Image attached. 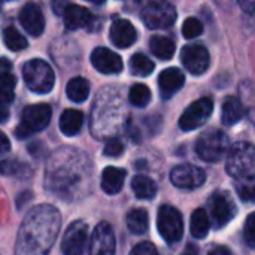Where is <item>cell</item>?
Masks as SVG:
<instances>
[{
	"label": "cell",
	"mask_w": 255,
	"mask_h": 255,
	"mask_svg": "<svg viewBox=\"0 0 255 255\" xmlns=\"http://www.w3.org/2000/svg\"><path fill=\"white\" fill-rule=\"evenodd\" d=\"M170 181L176 188L182 190H194L205 184L206 175L205 172L193 164H179L172 169Z\"/></svg>",
	"instance_id": "11"
},
{
	"label": "cell",
	"mask_w": 255,
	"mask_h": 255,
	"mask_svg": "<svg viewBox=\"0 0 255 255\" xmlns=\"http://www.w3.org/2000/svg\"><path fill=\"white\" fill-rule=\"evenodd\" d=\"M149 48L160 60H170L175 54V42L166 36H154L149 40Z\"/></svg>",
	"instance_id": "24"
},
{
	"label": "cell",
	"mask_w": 255,
	"mask_h": 255,
	"mask_svg": "<svg viewBox=\"0 0 255 255\" xmlns=\"http://www.w3.org/2000/svg\"><path fill=\"white\" fill-rule=\"evenodd\" d=\"M61 217L54 206L40 205L28 212L22 221L15 255H48L60 232Z\"/></svg>",
	"instance_id": "1"
},
{
	"label": "cell",
	"mask_w": 255,
	"mask_h": 255,
	"mask_svg": "<svg viewBox=\"0 0 255 255\" xmlns=\"http://www.w3.org/2000/svg\"><path fill=\"white\" fill-rule=\"evenodd\" d=\"M202 33H203V24L197 18L191 16V18H187L184 21V25H182V34H184V37L194 39V37L200 36Z\"/></svg>",
	"instance_id": "32"
},
{
	"label": "cell",
	"mask_w": 255,
	"mask_h": 255,
	"mask_svg": "<svg viewBox=\"0 0 255 255\" xmlns=\"http://www.w3.org/2000/svg\"><path fill=\"white\" fill-rule=\"evenodd\" d=\"M208 255H235L227 247H215V248H212Z\"/></svg>",
	"instance_id": "39"
},
{
	"label": "cell",
	"mask_w": 255,
	"mask_h": 255,
	"mask_svg": "<svg viewBox=\"0 0 255 255\" xmlns=\"http://www.w3.org/2000/svg\"><path fill=\"white\" fill-rule=\"evenodd\" d=\"M209 212L215 227H226L236 215V206L224 191H215L209 199Z\"/></svg>",
	"instance_id": "9"
},
{
	"label": "cell",
	"mask_w": 255,
	"mask_h": 255,
	"mask_svg": "<svg viewBox=\"0 0 255 255\" xmlns=\"http://www.w3.org/2000/svg\"><path fill=\"white\" fill-rule=\"evenodd\" d=\"M91 12L87 7H82L79 4H67L63 13L64 25L69 30H78L90 24L91 21Z\"/></svg>",
	"instance_id": "18"
},
{
	"label": "cell",
	"mask_w": 255,
	"mask_h": 255,
	"mask_svg": "<svg viewBox=\"0 0 255 255\" xmlns=\"http://www.w3.org/2000/svg\"><path fill=\"white\" fill-rule=\"evenodd\" d=\"M84 124V115L76 109H66L60 117V130L64 136H75Z\"/></svg>",
	"instance_id": "21"
},
{
	"label": "cell",
	"mask_w": 255,
	"mask_h": 255,
	"mask_svg": "<svg viewBox=\"0 0 255 255\" xmlns=\"http://www.w3.org/2000/svg\"><path fill=\"white\" fill-rule=\"evenodd\" d=\"M244 239L250 248L255 250V212H253L247 218L245 229H244Z\"/></svg>",
	"instance_id": "33"
},
{
	"label": "cell",
	"mask_w": 255,
	"mask_h": 255,
	"mask_svg": "<svg viewBox=\"0 0 255 255\" xmlns=\"http://www.w3.org/2000/svg\"><path fill=\"white\" fill-rule=\"evenodd\" d=\"M7 118H9V109L4 103L0 102V123H6Z\"/></svg>",
	"instance_id": "40"
},
{
	"label": "cell",
	"mask_w": 255,
	"mask_h": 255,
	"mask_svg": "<svg viewBox=\"0 0 255 255\" xmlns=\"http://www.w3.org/2000/svg\"><path fill=\"white\" fill-rule=\"evenodd\" d=\"M181 61L193 75H202L209 67L211 55L203 45H185L181 51Z\"/></svg>",
	"instance_id": "12"
},
{
	"label": "cell",
	"mask_w": 255,
	"mask_h": 255,
	"mask_svg": "<svg viewBox=\"0 0 255 255\" xmlns=\"http://www.w3.org/2000/svg\"><path fill=\"white\" fill-rule=\"evenodd\" d=\"M88 241V227L84 221L72 223L61 241V251L64 255H84Z\"/></svg>",
	"instance_id": "10"
},
{
	"label": "cell",
	"mask_w": 255,
	"mask_h": 255,
	"mask_svg": "<svg viewBox=\"0 0 255 255\" xmlns=\"http://www.w3.org/2000/svg\"><path fill=\"white\" fill-rule=\"evenodd\" d=\"M126 170L109 166L102 173V188L106 194H118L124 185Z\"/></svg>",
	"instance_id": "19"
},
{
	"label": "cell",
	"mask_w": 255,
	"mask_h": 255,
	"mask_svg": "<svg viewBox=\"0 0 255 255\" xmlns=\"http://www.w3.org/2000/svg\"><path fill=\"white\" fill-rule=\"evenodd\" d=\"M142 21L151 30L170 27L176 19V9L169 1H151L140 12Z\"/></svg>",
	"instance_id": "7"
},
{
	"label": "cell",
	"mask_w": 255,
	"mask_h": 255,
	"mask_svg": "<svg viewBox=\"0 0 255 255\" xmlns=\"http://www.w3.org/2000/svg\"><path fill=\"white\" fill-rule=\"evenodd\" d=\"M111 40L118 48H128L137 39V31L128 19H115L109 30Z\"/></svg>",
	"instance_id": "16"
},
{
	"label": "cell",
	"mask_w": 255,
	"mask_h": 255,
	"mask_svg": "<svg viewBox=\"0 0 255 255\" xmlns=\"http://www.w3.org/2000/svg\"><path fill=\"white\" fill-rule=\"evenodd\" d=\"M128 100L133 106L136 108H145L151 102V91L146 85L143 84H134L130 88L128 93Z\"/></svg>",
	"instance_id": "28"
},
{
	"label": "cell",
	"mask_w": 255,
	"mask_h": 255,
	"mask_svg": "<svg viewBox=\"0 0 255 255\" xmlns=\"http://www.w3.org/2000/svg\"><path fill=\"white\" fill-rule=\"evenodd\" d=\"M66 93L72 102L82 103L87 100V97L90 94V82L81 76H76V78L69 81V84L66 87Z\"/></svg>",
	"instance_id": "23"
},
{
	"label": "cell",
	"mask_w": 255,
	"mask_h": 255,
	"mask_svg": "<svg viewBox=\"0 0 255 255\" xmlns=\"http://www.w3.org/2000/svg\"><path fill=\"white\" fill-rule=\"evenodd\" d=\"M15 85H16V79L12 73L0 78V102L1 103L7 105L13 100Z\"/></svg>",
	"instance_id": "30"
},
{
	"label": "cell",
	"mask_w": 255,
	"mask_h": 255,
	"mask_svg": "<svg viewBox=\"0 0 255 255\" xmlns=\"http://www.w3.org/2000/svg\"><path fill=\"white\" fill-rule=\"evenodd\" d=\"M227 173L235 181L255 178V146L248 142L235 143L227 155Z\"/></svg>",
	"instance_id": "2"
},
{
	"label": "cell",
	"mask_w": 255,
	"mask_h": 255,
	"mask_svg": "<svg viewBox=\"0 0 255 255\" xmlns=\"http://www.w3.org/2000/svg\"><path fill=\"white\" fill-rule=\"evenodd\" d=\"M12 72V64L7 58H0V78L1 76H6V75H10Z\"/></svg>",
	"instance_id": "37"
},
{
	"label": "cell",
	"mask_w": 255,
	"mask_h": 255,
	"mask_svg": "<svg viewBox=\"0 0 255 255\" xmlns=\"http://www.w3.org/2000/svg\"><path fill=\"white\" fill-rule=\"evenodd\" d=\"M131 255H158V251L151 242H142L133 248Z\"/></svg>",
	"instance_id": "36"
},
{
	"label": "cell",
	"mask_w": 255,
	"mask_h": 255,
	"mask_svg": "<svg viewBox=\"0 0 255 255\" xmlns=\"http://www.w3.org/2000/svg\"><path fill=\"white\" fill-rule=\"evenodd\" d=\"M181 255H199V248L193 244H188L184 250V253Z\"/></svg>",
	"instance_id": "41"
},
{
	"label": "cell",
	"mask_w": 255,
	"mask_h": 255,
	"mask_svg": "<svg viewBox=\"0 0 255 255\" xmlns=\"http://www.w3.org/2000/svg\"><path fill=\"white\" fill-rule=\"evenodd\" d=\"M155 64L143 54H134L130 60V72L134 76H148L154 72Z\"/></svg>",
	"instance_id": "27"
},
{
	"label": "cell",
	"mask_w": 255,
	"mask_h": 255,
	"mask_svg": "<svg viewBox=\"0 0 255 255\" xmlns=\"http://www.w3.org/2000/svg\"><path fill=\"white\" fill-rule=\"evenodd\" d=\"M127 227L131 233L134 235H143L146 230H148V226H149V217H148V212L145 209H131L128 214H127Z\"/></svg>",
	"instance_id": "25"
},
{
	"label": "cell",
	"mask_w": 255,
	"mask_h": 255,
	"mask_svg": "<svg viewBox=\"0 0 255 255\" xmlns=\"http://www.w3.org/2000/svg\"><path fill=\"white\" fill-rule=\"evenodd\" d=\"M184 82H185V76L179 69L176 67L164 69L158 76V88L163 99H170L175 93H178L184 87Z\"/></svg>",
	"instance_id": "17"
},
{
	"label": "cell",
	"mask_w": 255,
	"mask_h": 255,
	"mask_svg": "<svg viewBox=\"0 0 255 255\" xmlns=\"http://www.w3.org/2000/svg\"><path fill=\"white\" fill-rule=\"evenodd\" d=\"M10 149V142L7 139V136L0 131V154H6Z\"/></svg>",
	"instance_id": "38"
},
{
	"label": "cell",
	"mask_w": 255,
	"mask_h": 255,
	"mask_svg": "<svg viewBox=\"0 0 255 255\" xmlns=\"http://www.w3.org/2000/svg\"><path fill=\"white\" fill-rule=\"evenodd\" d=\"M3 42L10 51H21L27 46L25 37L15 27H6L3 30Z\"/></svg>",
	"instance_id": "29"
},
{
	"label": "cell",
	"mask_w": 255,
	"mask_h": 255,
	"mask_svg": "<svg viewBox=\"0 0 255 255\" xmlns=\"http://www.w3.org/2000/svg\"><path fill=\"white\" fill-rule=\"evenodd\" d=\"M91 63L93 66L105 75H117L123 70V60L121 57L103 46H99L91 54Z\"/></svg>",
	"instance_id": "14"
},
{
	"label": "cell",
	"mask_w": 255,
	"mask_h": 255,
	"mask_svg": "<svg viewBox=\"0 0 255 255\" xmlns=\"http://www.w3.org/2000/svg\"><path fill=\"white\" fill-rule=\"evenodd\" d=\"M88 255H115V235L108 223H100L94 229Z\"/></svg>",
	"instance_id": "13"
},
{
	"label": "cell",
	"mask_w": 255,
	"mask_h": 255,
	"mask_svg": "<svg viewBox=\"0 0 255 255\" xmlns=\"http://www.w3.org/2000/svg\"><path fill=\"white\" fill-rule=\"evenodd\" d=\"M241 6L245 9V12L248 13H254L255 12V1H241Z\"/></svg>",
	"instance_id": "42"
},
{
	"label": "cell",
	"mask_w": 255,
	"mask_h": 255,
	"mask_svg": "<svg viewBox=\"0 0 255 255\" xmlns=\"http://www.w3.org/2000/svg\"><path fill=\"white\" fill-rule=\"evenodd\" d=\"M25 166L19 164L18 161H13V160H4L0 163V173L3 175H16L18 172H22Z\"/></svg>",
	"instance_id": "35"
},
{
	"label": "cell",
	"mask_w": 255,
	"mask_h": 255,
	"mask_svg": "<svg viewBox=\"0 0 255 255\" xmlns=\"http://www.w3.org/2000/svg\"><path fill=\"white\" fill-rule=\"evenodd\" d=\"M230 148V142L226 133L220 130H209L199 136L196 142L197 155L208 163L220 161Z\"/></svg>",
	"instance_id": "4"
},
{
	"label": "cell",
	"mask_w": 255,
	"mask_h": 255,
	"mask_svg": "<svg viewBox=\"0 0 255 255\" xmlns=\"http://www.w3.org/2000/svg\"><path fill=\"white\" fill-rule=\"evenodd\" d=\"M235 188H236L238 196L244 202L255 203V178H253V179L235 181Z\"/></svg>",
	"instance_id": "31"
},
{
	"label": "cell",
	"mask_w": 255,
	"mask_h": 255,
	"mask_svg": "<svg viewBox=\"0 0 255 255\" xmlns=\"http://www.w3.org/2000/svg\"><path fill=\"white\" fill-rule=\"evenodd\" d=\"M22 76L27 84V87L37 93V94H46L52 90L55 82V75L51 69V66L43 60H30L22 67Z\"/></svg>",
	"instance_id": "3"
},
{
	"label": "cell",
	"mask_w": 255,
	"mask_h": 255,
	"mask_svg": "<svg viewBox=\"0 0 255 255\" xmlns=\"http://www.w3.org/2000/svg\"><path fill=\"white\" fill-rule=\"evenodd\" d=\"M51 115H52V111L45 103L27 106L22 112L21 123L15 128V136L18 139H24L37 131H42L49 124Z\"/></svg>",
	"instance_id": "5"
},
{
	"label": "cell",
	"mask_w": 255,
	"mask_h": 255,
	"mask_svg": "<svg viewBox=\"0 0 255 255\" xmlns=\"http://www.w3.org/2000/svg\"><path fill=\"white\" fill-rule=\"evenodd\" d=\"M158 233L167 244H176L184 235V223L179 211L170 205H163L157 217Z\"/></svg>",
	"instance_id": "6"
},
{
	"label": "cell",
	"mask_w": 255,
	"mask_h": 255,
	"mask_svg": "<svg viewBox=\"0 0 255 255\" xmlns=\"http://www.w3.org/2000/svg\"><path fill=\"white\" fill-rule=\"evenodd\" d=\"M19 22L31 36H40L45 28V18L40 7L34 3H27L19 10Z\"/></svg>",
	"instance_id": "15"
},
{
	"label": "cell",
	"mask_w": 255,
	"mask_h": 255,
	"mask_svg": "<svg viewBox=\"0 0 255 255\" xmlns=\"http://www.w3.org/2000/svg\"><path fill=\"white\" fill-rule=\"evenodd\" d=\"M245 115V106L238 97H227L223 103L221 120L224 126H235Z\"/></svg>",
	"instance_id": "20"
},
{
	"label": "cell",
	"mask_w": 255,
	"mask_h": 255,
	"mask_svg": "<svg viewBox=\"0 0 255 255\" xmlns=\"http://www.w3.org/2000/svg\"><path fill=\"white\" fill-rule=\"evenodd\" d=\"M214 111V102L211 97H202L196 102H193L181 115L179 118V127L184 131H191L199 127H202L208 118L212 115Z\"/></svg>",
	"instance_id": "8"
},
{
	"label": "cell",
	"mask_w": 255,
	"mask_h": 255,
	"mask_svg": "<svg viewBox=\"0 0 255 255\" xmlns=\"http://www.w3.org/2000/svg\"><path fill=\"white\" fill-rule=\"evenodd\" d=\"M124 151V145L120 139L117 137H112L106 142L105 145V149H103V154L108 155V157H120Z\"/></svg>",
	"instance_id": "34"
},
{
	"label": "cell",
	"mask_w": 255,
	"mask_h": 255,
	"mask_svg": "<svg viewBox=\"0 0 255 255\" xmlns=\"http://www.w3.org/2000/svg\"><path fill=\"white\" fill-rule=\"evenodd\" d=\"M131 190L137 199L149 200V199H154L157 194V184L148 176L137 175L131 181Z\"/></svg>",
	"instance_id": "22"
},
{
	"label": "cell",
	"mask_w": 255,
	"mask_h": 255,
	"mask_svg": "<svg viewBox=\"0 0 255 255\" xmlns=\"http://www.w3.org/2000/svg\"><path fill=\"white\" fill-rule=\"evenodd\" d=\"M209 217L205 209H196L191 215V235L196 239H205L209 233Z\"/></svg>",
	"instance_id": "26"
}]
</instances>
